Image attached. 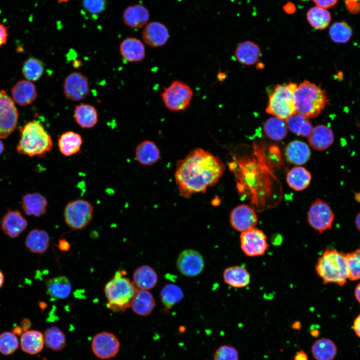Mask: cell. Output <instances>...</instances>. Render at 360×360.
I'll return each mask as SVG.
<instances>
[{
  "label": "cell",
  "mask_w": 360,
  "mask_h": 360,
  "mask_svg": "<svg viewBox=\"0 0 360 360\" xmlns=\"http://www.w3.org/2000/svg\"><path fill=\"white\" fill-rule=\"evenodd\" d=\"M224 170L218 156L202 148L194 149L176 164L175 178L180 194L188 198L205 192L218 182Z\"/></svg>",
  "instance_id": "obj_1"
},
{
  "label": "cell",
  "mask_w": 360,
  "mask_h": 360,
  "mask_svg": "<svg viewBox=\"0 0 360 360\" xmlns=\"http://www.w3.org/2000/svg\"><path fill=\"white\" fill-rule=\"evenodd\" d=\"M19 130L20 138L16 146L19 154L30 157H42L52 150V137L38 122H29Z\"/></svg>",
  "instance_id": "obj_2"
},
{
  "label": "cell",
  "mask_w": 360,
  "mask_h": 360,
  "mask_svg": "<svg viewBox=\"0 0 360 360\" xmlns=\"http://www.w3.org/2000/svg\"><path fill=\"white\" fill-rule=\"evenodd\" d=\"M296 112L307 118L318 116L329 102L320 85L305 80L297 87L294 96Z\"/></svg>",
  "instance_id": "obj_3"
},
{
  "label": "cell",
  "mask_w": 360,
  "mask_h": 360,
  "mask_svg": "<svg viewBox=\"0 0 360 360\" xmlns=\"http://www.w3.org/2000/svg\"><path fill=\"white\" fill-rule=\"evenodd\" d=\"M316 270L324 284L344 286L348 278L346 254L334 249L326 248L318 259Z\"/></svg>",
  "instance_id": "obj_4"
},
{
  "label": "cell",
  "mask_w": 360,
  "mask_h": 360,
  "mask_svg": "<svg viewBox=\"0 0 360 360\" xmlns=\"http://www.w3.org/2000/svg\"><path fill=\"white\" fill-rule=\"evenodd\" d=\"M124 270L116 272L104 286L107 307L114 312H124L130 307L138 290L133 282L124 276Z\"/></svg>",
  "instance_id": "obj_5"
},
{
  "label": "cell",
  "mask_w": 360,
  "mask_h": 360,
  "mask_svg": "<svg viewBox=\"0 0 360 360\" xmlns=\"http://www.w3.org/2000/svg\"><path fill=\"white\" fill-rule=\"evenodd\" d=\"M297 87L294 82L278 84L269 94L266 112L284 120L296 114L294 96Z\"/></svg>",
  "instance_id": "obj_6"
},
{
  "label": "cell",
  "mask_w": 360,
  "mask_h": 360,
  "mask_svg": "<svg viewBox=\"0 0 360 360\" xmlns=\"http://www.w3.org/2000/svg\"><path fill=\"white\" fill-rule=\"evenodd\" d=\"M165 106L170 110H186L190 105L194 96L191 88L180 80H174L164 87L161 94Z\"/></svg>",
  "instance_id": "obj_7"
},
{
  "label": "cell",
  "mask_w": 360,
  "mask_h": 360,
  "mask_svg": "<svg viewBox=\"0 0 360 360\" xmlns=\"http://www.w3.org/2000/svg\"><path fill=\"white\" fill-rule=\"evenodd\" d=\"M94 210L93 206L88 200L83 199L72 200L65 206L64 221L70 228L82 230L91 221Z\"/></svg>",
  "instance_id": "obj_8"
},
{
  "label": "cell",
  "mask_w": 360,
  "mask_h": 360,
  "mask_svg": "<svg viewBox=\"0 0 360 360\" xmlns=\"http://www.w3.org/2000/svg\"><path fill=\"white\" fill-rule=\"evenodd\" d=\"M334 219V214L324 200L316 198L312 202L308 212V221L315 230L322 234L330 229Z\"/></svg>",
  "instance_id": "obj_9"
},
{
  "label": "cell",
  "mask_w": 360,
  "mask_h": 360,
  "mask_svg": "<svg viewBox=\"0 0 360 360\" xmlns=\"http://www.w3.org/2000/svg\"><path fill=\"white\" fill-rule=\"evenodd\" d=\"M14 102L4 90H0V138H5L16 128L18 117Z\"/></svg>",
  "instance_id": "obj_10"
},
{
  "label": "cell",
  "mask_w": 360,
  "mask_h": 360,
  "mask_svg": "<svg viewBox=\"0 0 360 360\" xmlns=\"http://www.w3.org/2000/svg\"><path fill=\"white\" fill-rule=\"evenodd\" d=\"M266 236L261 230L256 227L241 232L240 246L243 252L250 257L264 255L268 244Z\"/></svg>",
  "instance_id": "obj_11"
},
{
  "label": "cell",
  "mask_w": 360,
  "mask_h": 360,
  "mask_svg": "<svg viewBox=\"0 0 360 360\" xmlns=\"http://www.w3.org/2000/svg\"><path fill=\"white\" fill-rule=\"evenodd\" d=\"M63 90L68 100L72 102L80 101L84 99L90 93L88 80L81 72H72L64 78Z\"/></svg>",
  "instance_id": "obj_12"
},
{
  "label": "cell",
  "mask_w": 360,
  "mask_h": 360,
  "mask_svg": "<svg viewBox=\"0 0 360 360\" xmlns=\"http://www.w3.org/2000/svg\"><path fill=\"white\" fill-rule=\"evenodd\" d=\"M204 266L202 256L198 251L186 249L178 255L176 260V267L183 276L194 277L199 275Z\"/></svg>",
  "instance_id": "obj_13"
},
{
  "label": "cell",
  "mask_w": 360,
  "mask_h": 360,
  "mask_svg": "<svg viewBox=\"0 0 360 360\" xmlns=\"http://www.w3.org/2000/svg\"><path fill=\"white\" fill-rule=\"evenodd\" d=\"M120 346V342L115 335L106 332L97 334L92 342L93 352L101 359L114 356L119 351Z\"/></svg>",
  "instance_id": "obj_14"
},
{
  "label": "cell",
  "mask_w": 360,
  "mask_h": 360,
  "mask_svg": "<svg viewBox=\"0 0 360 360\" xmlns=\"http://www.w3.org/2000/svg\"><path fill=\"white\" fill-rule=\"evenodd\" d=\"M230 220L232 227L241 232L254 228L258 221L254 210L244 204L238 205L232 210Z\"/></svg>",
  "instance_id": "obj_15"
},
{
  "label": "cell",
  "mask_w": 360,
  "mask_h": 360,
  "mask_svg": "<svg viewBox=\"0 0 360 360\" xmlns=\"http://www.w3.org/2000/svg\"><path fill=\"white\" fill-rule=\"evenodd\" d=\"M142 36L146 44L150 47L158 48L166 43L169 38V32L164 24L154 21L145 26Z\"/></svg>",
  "instance_id": "obj_16"
},
{
  "label": "cell",
  "mask_w": 360,
  "mask_h": 360,
  "mask_svg": "<svg viewBox=\"0 0 360 360\" xmlns=\"http://www.w3.org/2000/svg\"><path fill=\"white\" fill-rule=\"evenodd\" d=\"M27 225V221L17 210H8L1 221V228L4 232L12 238L20 236Z\"/></svg>",
  "instance_id": "obj_17"
},
{
  "label": "cell",
  "mask_w": 360,
  "mask_h": 360,
  "mask_svg": "<svg viewBox=\"0 0 360 360\" xmlns=\"http://www.w3.org/2000/svg\"><path fill=\"white\" fill-rule=\"evenodd\" d=\"M12 98L18 105L26 106L33 103L38 96L36 87L30 80L18 82L11 89Z\"/></svg>",
  "instance_id": "obj_18"
},
{
  "label": "cell",
  "mask_w": 360,
  "mask_h": 360,
  "mask_svg": "<svg viewBox=\"0 0 360 360\" xmlns=\"http://www.w3.org/2000/svg\"><path fill=\"white\" fill-rule=\"evenodd\" d=\"M124 24L132 29H138L146 26L149 19L150 13L144 6L135 4L128 6L122 14Z\"/></svg>",
  "instance_id": "obj_19"
},
{
  "label": "cell",
  "mask_w": 360,
  "mask_h": 360,
  "mask_svg": "<svg viewBox=\"0 0 360 360\" xmlns=\"http://www.w3.org/2000/svg\"><path fill=\"white\" fill-rule=\"evenodd\" d=\"M122 58L129 62H140L146 56L145 47L139 39L134 37L124 38L120 46Z\"/></svg>",
  "instance_id": "obj_20"
},
{
  "label": "cell",
  "mask_w": 360,
  "mask_h": 360,
  "mask_svg": "<svg viewBox=\"0 0 360 360\" xmlns=\"http://www.w3.org/2000/svg\"><path fill=\"white\" fill-rule=\"evenodd\" d=\"M308 140L313 149L319 151L324 150L334 143V132L328 126L320 124L313 128L308 136Z\"/></svg>",
  "instance_id": "obj_21"
},
{
  "label": "cell",
  "mask_w": 360,
  "mask_h": 360,
  "mask_svg": "<svg viewBox=\"0 0 360 360\" xmlns=\"http://www.w3.org/2000/svg\"><path fill=\"white\" fill-rule=\"evenodd\" d=\"M22 206L27 215L40 216L46 212L48 201L38 192L26 194L22 198Z\"/></svg>",
  "instance_id": "obj_22"
},
{
  "label": "cell",
  "mask_w": 360,
  "mask_h": 360,
  "mask_svg": "<svg viewBox=\"0 0 360 360\" xmlns=\"http://www.w3.org/2000/svg\"><path fill=\"white\" fill-rule=\"evenodd\" d=\"M261 56L259 46L253 42L246 40L239 44L235 50V56L242 64L250 66L258 62Z\"/></svg>",
  "instance_id": "obj_23"
},
{
  "label": "cell",
  "mask_w": 360,
  "mask_h": 360,
  "mask_svg": "<svg viewBox=\"0 0 360 360\" xmlns=\"http://www.w3.org/2000/svg\"><path fill=\"white\" fill-rule=\"evenodd\" d=\"M155 306L153 295L147 290L138 289L130 307L136 314L146 316L151 314Z\"/></svg>",
  "instance_id": "obj_24"
},
{
  "label": "cell",
  "mask_w": 360,
  "mask_h": 360,
  "mask_svg": "<svg viewBox=\"0 0 360 360\" xmlns=\"http://www.w3.org/2000/svg\"><path fill=\"white\" fill-rule=\"evenodd\" d=\"M285 154L287 160L290 163L300 165L306 164L311 155L308 145L298 140L290 142L286 146Z\"/></svg>",
  "instance_id": "obj_25"
},
{
  "label": "cell",
  "mask_w": 360,
  "mask_h": 360,
  "mask_svg": "<svg viewBox=\"0 0 360 360\" xmlns=\"http://www.w3.org/2000/svg\"><path fill=\"white\" fill-rule=\"evenodd\" d=\"M74 116L78 124L83 128L94 126L98 122V113L96 108L88 104H81L75 106Z\"/></svg>",
  "instance_id": "obj_26"
},
{
  "label": "cell",
  "mask_w": 360,
  "mask_h": 360,
  "mask_svg": "<svg viewBox=\"0 0 360 360\" xmlns=\"http://www.w3.org/2000/svg\"><path fill=\"white\" fill-rule=\"evenodd\" d=\"M223 278L226 284L236 288H244L250 282V276L248 270L239 266L226 268L223 272Z\"/></svg>",
  "instance_id": "obj_27"
},
{
  "label": "cell",
  "mask_w": 360,
  "mask_h": 360,
  "mask_svg": "<svg viewBox=\"0 0 360 360\" xmlns=\"http://www.w3.org/2000/svg\"><path fill=\"white\" fill-rule=\"evenodd\" d=\"M133 280L138 289L148 290L156 285L158 277L156 271L151 266L142 265L134 270Z\"/></svg>",
  "instance_id": "obj_28"
},
{
  "label": "cell",
  "mask_w": 360,
  "mask_h": 360,
  "mask_svg": "<svg viewBox=\"0 0 360 360\" xmlns=\"http://www.w3.org/2000/svg\"><path fill=\"white\" fill-rule=\"evenodd\" d=\"M44 343L42 334L37 330H28L24 332L20 338V345L23 352L35 354L40 352Z\"/></svg>",
  "instance_id": "obj_29"
},
{
  "label": "cell",
  "mask_w": 360,
  "mask_h": 360,
  "mask_svg": "<svg viewBox=\"0 0 360 360\" xmlns=\"http://www.w3.org/2000/svg\"><path fill=\"white\" fill-rule=\"evenodd\" d=\"M136 157L138 162L145 166L156 163L160 158V151L157 146L150 140H144L136 148Z\"/></svg>",
  "instance_id": "obj_30"
},
{
  "label": "cell",
  "mask_w": 360,
  "mask_h": 360,
  "mask_svg": "<svg viewBox=\"0 0 360 360\" xmlns=\"http://www.w3.org/2000/svg\"><path fill=\"white\" fill-rule=\"evenodd\" d=\"M46 286L48 295L55 300L66 298L70 295L72 289L70 282L65 276H58L48 279L46 282Z\"/></svg>",
  "instance_id": "obj_31"
},
{
  "label": "cell",
  "mask_w": 360,
  "mask_h": 360,
  "mask_svg": "<svg viewBox=\"0 0 360 360\" xmlns=\"http://www.w3.org/2000/svg\"><path fill=\"white\" fill-rule=\"evenodd\" d=\"M82 144V136L73 131H68L60 135L58 140V147L60 152L68 156L78 152Z\"/></svg>",
  "instance_id": "obj_32"
},
{
  "label": "cell",
  "mask_w": 360,
  "mask_h": 360,
  "mask_svg": "<svg viewBox=\"0 0 360 360\" xmlns=\"http://www.w3.org/2000/svg\"><path fill=\"white\" fill-rule=\"evenodd\" d=\"M335 343L328 338H321L312 344L311 352L316 360H334L337 354Z\"/></svg>",
  "instance_id": "obj_33"
},
{
  "label": "cell",
  "mask_w": 360,
  "mask_h": 360,
  "mask_svg": "<svg viewBox=\"0 0 360 360\" xmlns=\"http://www.w3.org/2000/svg\"><path fill=\"white\" fill-rule=\"evenodd\" d=\"M50 244V237L44 230L34 229L28 234L25 241L26 248L32 252L43 254Z\"/></svg>",
  "instance_id": "obj_34"
},
{
  "label": "cell",
  "mask_w": 360,
  "mask_h": 360,
  "mask_svg": "<svg viewBox=\"0 0 360 360\" xmlns=\"http://www.w3.org/2000/svg\"><path fill=\"white\" fill-rule=\"evenodd\" d=\"M311 180L310 172L302 166L292 168L286 176V182L289 186L297 191H302L310 185Z\"/></svg>",
  "instance_id": "obj_35"
},
{
  "label": "cell",
  "mask_w": 360,
  "mask_h": 360,
  "mask_svg": "<svg viewBox=\"0 0 360 360\" xmlns=\"http://www.w3.org/2000/svg\"><path fill=\"white\" fill-rule=\"evenodd\" d=\"M182 288L174 284H166L160 292V297L165 312H169L173 306L179 303L184 298Z\"/></svg>",
  "instance_id": "obj_36"
},
{
  "label": "cell",
  "mask_w": 360,
  "mask_h": 360,
  "mask_svg": "<svg viewBox=\"0 0 360 360\" xmlns=\"http://www.w3.org/2000/svg\"><path fill=\"white\" fill-rule=\"evenodd\" d=\"M263 128L265 134L274 140H282L288 134L286 122L276 116L268 118L264 122Z\"/></svg>",
  "instance_id": "obj_37"
},
{
  "label": "cell",
  "mask_w": 360,
  "mask_h": 360,
  "mask_svg": "<svg viewBox=\"0 0 360 360\" xmlns=\"http://www.w3.org/2000/svg\"><path fill=\"white\" fill-rule=\"evenodd\" d=\"M306 16L311 26L318 30L326 28L332 20L331 14L328 10L316 6L308 10Z\"/></svg>",
  "instance_id": "obj_38"
},
{
  "label": "cell",
  "mask_w": 360,
  "mask_h": 360,
  "mask_svg": "<svg viewBox=\"0 0 360 360\" xmlns=\"http://www.w3.org/2000/svg\"><path fill=\"white\" fill-rule=\"evenodd\" d=\"M286 123L291 132L303 137H308L314 128L308 118L298 112L290 116Z\"/></svg>",
  "instance_id": "obj_39"
},
{
  "label": "cell",
  "mask_w": 360,
  "mask_h": 360,
  "mask_svg": "<svg viewBox=\"0 0 360 360\" xmlns=\"http://www.w3.org/2000/svg\"><path fill=\"white\" fill-rule=\"evenodd\" d=\"M44 336L46 346L53 350H61L65 346V335L56 326H54L46 329L44 332Z\"/></svg>",
  "instance_id": "obj_40"
},
{
  "label": "cell",
  "mask_w": 360,
  "mask_h": 360,
  "mask_svg": "<svg viewBox=\"0 0 360 360\" xmlns=\"http://www.w3.org/2000/svg\"><path fill=\"white\" fill-rule=\"evenodd\" d=\"M44 70L43 62L34 57L28 58L24 63L22 72L27 80L33 82L38 80Z\"/></svg>",
  "instance_id": "obj_41"
},
{
  "label": "cell",
  "mask_w": 360,
  "mask_h": 360,
  "mask_svg": "<svg viewBox=\"0 0 360 360\" xmlns=\"http://www.w3.org/2000/svg\"><path fill=\"white\" fill-rule=\"evenodd\" d=\"M352 33L351 27L344 22L333 24L329 30L330 38L337 44L348 42L352 37Z\"/></svg>",
  "instance_id": "obj_42"
},
{
  "label": "cell",
  "mask_w": 360,
  "mask_h": 360,
  "mask_svg": "<svg viewBox=\"0 0 360 360\" xmlns=\"http://www.w3.org/2000/svg\"><path fill=\"white\" fill-rule=\"evenodd\" d=\"M19 342L16 336L12 332H4L0 334V352L8 356L18 348Z\"/></svg>",
  "instance_id": "obj_43"
},
{
  "label": "cell",
  "mask_w": 360,
  "mask_h": 360,
  "mask_svg": "<svg viewBox=\"0 0 360 360\" xmlns=\"http://www.w3.org/2000/svg\"><path fill=\"white\" fill-rule=\"evenodd\" d=\"M107 0H82V6L84 13L91 18L96 19L107 7Z\"/></svg>",
  "instance_id": "obj_44"
},
{
  "label": "cell",
  "mask_w": 360,
  "mask_h": 360,
  "mask_svg": "<svg viewBox=\"0 0 360 360\" xmlns=\"http://www.w3.org/2000/svg\"><path fill=\"white\" fill-rule=\"evenodd\" d=\"M348 278L350 280H360V248L346 254Z\"/></svg>",
  "instance_id": "obj_45"
},
{
  "label": "cell",
  "mask_w": 360,
  "mask_h": 360,
  "mask_svg": "<svg viewBox=\"0 0 360 360\" xmlns=\"http://www.w3.org/2000/svg\"><path fill=\"white\" fill-rule=\"evenodd\" d=\"M213 360H238L237 350L232 346L222 345L212 354Z\"/></svg>",
  "instance_id": "obj_46"
},
{
  "label": "cell",
  "mask_w": 360,
  "mask_h": 360,
  "mask_svg": "<svg viewBox=\"0 0 360 360\" xmlns=\"http://www.w3.org/2000/svg\"><path fill=\"white\" fill-rule=\"evenodd\" d=\"M338 0H312L316 6L326 9L335 6Z\"/></svg>",
  "instance_id": "obj_47"
},
{
  "label": "cell",
  "mask_w": 360,
  "mask_h": 360,
  "mask_svg": "<svg viewBox=\"0 0 360 360\" xmlns=\"http://www.w3.org/2000/svg\"><path fill=\"white\" fill-rule=\"evenodd\" d=\"M8 35L6 27L0 23V47L6 44Z\"/></svg>",
  "instance_id": "obj_48"
},
{
  "label": "cell",
  "mask_w": 360,
  "mask_h": 360,
  "mask_svg": "<svg viewBox=\"0 0 360 360\" xmlns=\"http://www.w3.org/2000/svg\"><path fill=\"white\" fill-rule=\"evenodd\" d=\"M356 0H346L348 8L352 12H357L358 10L357 8L360 10V4L354 3V2Z\"/></svg>",
  "instance_id": "obj_49"
},
{
  "label": "cell",
  "mask_w": 360,
  "mask_h": 360,
  "mask_svg": "<svg viewBox=\"0 0 360 360\" xmlns=\"http://www.w3.org/2000/svg\"><path fill=\"white\" fill-rule=\"evenodd\" d=\"M283 10L286 14H292L296 11V7L293 3L288 2L284 6Z\"/></svg>",
  "instance_id": "obj_50"
},
{
  "label": "cell",
  "mask_w": 360,
  "mask_h": 360,
  "mask_svg": "<svg viewBox=\"0 0 360 360\" xmlns=\"http://www.w3.org/2000/svg\"><path fill=\"white\" fill-rule=\"evenodd\" d=\"M353 329L356 336L360 338V314L354 322Z\"/></svg>",
  "instance_id": "obj_51"
},
{
  "label": "cell",
  "mask_w": 360,
  "mask_h": 360,
  "mask_svg": "<svg viewBox=\"0 0 360 360\" xmlns=\"http://www.w3.org/2000/svg\"><path fill=\"white\" fill-rule=\"evenodd\" d=\"M58 247L62 251H68L70 248V245L68 241L62 239L59 241Z\"/></svg>",
  "instance_id": "obj_52"
},
{
  "label": "cell",
  "mask_w": 360,
  "mask_h": 360,
  "mask_svg": "<svg viewBox=\"0 0 360 360\" xmlns=\"http://www.w3.org/2000/svg\"><path fill=\"white\" fill-rule=\"evenodd\" d=\"M294 360H308L307 354L303 350L298 352L295 355Z\"/></svg>",
  "instance_id": "obj_53"
},
{
  "label": "cell",
  "mask_w": 360,
  "mask_h": 360,
  "mask_svg": "<svg viewBox=\"0 0 360 360\" xmlns=\"http://www.w3.org/2000/svg\"><path fill=\"white\" fill-rule=\"evenodd\" d=\"M20 326L22 328L23 331L25 332L26 330H28L30 326L31 323L30 320L24 318L20 322Z\"/></svg>",
  "instance_id": "obj_54"
},
{
  "label": "cell",
  "mask_w": 360,
  "mask_h": 360,
  "mask_svg": "<svg viewBox=\"0 0 360 360\" xmlns=\"http://www.w3.org/2000/svg\"><path fill=\"white\" fill-rule=\"evenodd\" d=\"M354 294L356 299L360 303V282L356 288Z\"/></svg>",
  "instance_id": "obj_55"
},
{
  "label": "cell",
  "mask_w": 360,
  "mask_h": 360,
  "mask_svg": "<svg viewBox=\"0 0 360 360\" xmlns=\"http://www.w3.org/2000/svg\"><path fill=\"white\" fill-rule=\"evenodd\" d=\"M22 331L23 330L20 326H16L13 328L12 332L17 336L22 334Z\"/></svg>",
  "instance_id": "obj_56"
},
{
  "label": "cell",
  "mask_w": 360,
  "mask_h": 360,
  "mask_svg": "<svg viewBox=\"0 0 360 360\" xmlns=\"http://www.w3.org/2000/svg\"><path fill=\"white\" fill-rule=\"evenodd\" d=\"M355 224L356 228L360 232V212L356 216Z\"/></svg>",
  "instance_id": "obj_57"
},
{
  "label": "cell",
  "mask_w": 360,
  "mask_h": 360,
  "mask_svg": "<svg viewBox=\"0 0 360 360\" xmlns=\"http://www.w3.org/2000/svg\"><path fill=\"white\" fill-rule=\"evenodd\" d=\"M4 282V276L2 272L0 270V288L2 286Z\"/></svg>",
  "instance_id": "obj_58"
},
{
  "label": "cell",
  "mask_w": 360,
  "mask_h": 360,
  "mask_svg": "<svg viewBox=\"0 0 360 360\" xmlns=\"http://www.w3.org/2000/svg\"><path fill=\"white\" fill-rule=\"evenodd\" d=\"M4 150V146L2 142V141L0 140V155L2 153Z\"/></svg>",
  "instance_id": "obj_59"
},
{
  "label": "cell",
  "mask_w": 360,
  "mask_h": 360,
  "mask_svg": "<svg viewBox=\"0 0 360 360\" xmlns=\"http://www.w3.org/2000/svg\"><path fill=\"white\" fill-rule=\"evenodd\" d=\"M292 328H294L296 330L300 329V323L299 322L298 323L297 322H295V323L293 324H292Z\"/></svg>",
  "instance_id": "obj_60"
},
{
  "label": "cell",
  "mask_w": 360,
  "mask_h": 360,
  "mask_svg": "<svg viewBox=\"0 0 360 360\" xmlns=\"http://www.w3.org/2000/svg\"><path fill=\"white\" fill-rule=\"evenodd\" d=\"M310 333L314 336H318L319 334V332L316 330L311 331Z\"/></svg>",
  "instance_id": "obj_61"
},
{
  "label": "cell",
  "mask_w": 360,
  "mask_h": 360,
  "mask_svg": "<svg viewBox=\"0 0 360 360\" xmlns=\"http://www.w3.org/2000/svg\"><path fill=\"white\" fill-rule=\"evenodd\" d=\"M58 2L60 4L62 2H67L71 0H57Z\"/></svg>",
  "instance_id": "obj_62"
}]
</instances>
